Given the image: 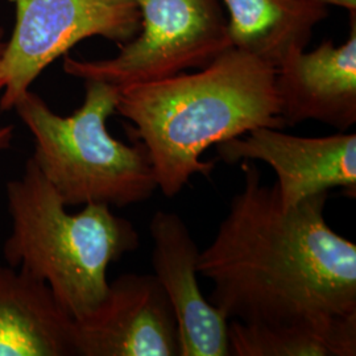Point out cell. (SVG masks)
Segmentation results:
<instances>
[{
  "label": "cell",
  "instance_id": "cell-1",
  "mask_svg": "<svg viewBox=\"0 0 356 356\" xmlns=\"http://www.w3.org/2000/svg\"><path fill=\"white\" fill-rule=\"evenodd\" d=\"M242 170V191L198 254V273L213 282L210 304L229 321L304 325L356 341V244L327 225L329 193L285 210L252 161Z\"/></svg>",
  "mask_w": 356,
  "mask_h": 356
},
{
  "label": "cell",
  "instance_id": "cell-2",
  "mask_svg": "<svg viewBox=\"0 0 356 356\" xmlns=\"http://www.w3.org/2000/svg\"><path fill=\"white\" fill-rule=\"evenodd\" d=\"M275 78V66L231 48L198 73L118 88L115 111L134 124L157 188L172 198L194 175L213 172L201 161L210 147L254 128H285Z\"/></svg>",
  "mask_w": 356,
  "mask_h": 356
},
{
  "label": "cell",
  "instance_id": "cell-3",
  "mask_svg": "<svg viewBox=\"0 0 356 356\" xmlns=\"http://www.w3.org/2000/svg\"><path fill=\"white\" fill-rule=\"evenodd\" d=\"M11 231L3 244L10 267L45 282L72 318H83L101 304L107 269L140 247L132 223L107 204H86L78 214L66 211L58 193L33 159L6 185Z\"/></svg>",
  "mask_w": 356,
  "mask_h": 356
},
{
  "label": "cell",
  "instance_id": "cell-4",
  "mask_svg": "<svg viewBox=\"0 0 356 356\" xmlns=\"http://www.w3.org/2000/svg\"><path fill=\"white\" fill-rule=\"evenodd\" d=\"M116 101V86L85 81L83 103L69 116L56 114L32 90L13 107L33 136V161L66 207H126L159 189L145 145L116 140L107 129Z\"/></svg>",
  "mask_w": 356,
  "mask_h": 356
},
{
  "label": "cell",
  "instance_id": "cell-5",
  "mask_svg": "<svg viewBox=\"0 0 356 356\" xmlns=\"http://www.w3.org/2000/svg\"><path fill=\"white\" fill-rule=\"evenodd\" d=\"M135 3L140 11V35L122 44L113 58L88 61L66 56V74L122 88L204 67L234 48L219 0Z\"/></svg>",
  "mask_w": 356,
  "mask_h": 356
},
{
  "label": "cell",
  "instance_id": "cell-6",
  "mask_svg": "<svg viewBox=\"0 0 356 356\" xmlns=\"http://www.w3.org/2000/svg\"><path fill=\"white\" fill-rule=\"evenodd\" d=\"M16 23L0 57V110H13L38 76L82 40L126 44L140 28L135 0H15Z\"/></svg>",
  "mask_w": 356,
  "mask_h": 356
},
{
  "label": "cell",
  "instance_id": "cell-7",
  "mask_svg": "<svg viewBox=\"0 0 356 356\" xmlns=\"http://www.w3.org/2000/svg\"><path fill=\"white\" fill-rule=\"evenodd\" d=\"M216 147L225 163L264 161L272 166L285 210L334 188H342L355 198V134L302 138L277 128L259 127Z\"/></svg>",
  "mask_w": 356,
  "mask_h": 356
},
{
  "label": "cell",
  "instance_id": "cell-8",
  "mask_svg": "<svg viewBox=\"0 0 356 356\" xmlns=\"http://www.w3.org/2000/svg\"><path fill=\"white\" fill-rule=\"evenodd\" d=\"M76 356H178L177 321L154 275L124 273L74 321Z\"/></svg>",
  "mask_w": 356,
  "mask_h": 356
},
{
  "label": "cell",
  "instance_id": "cell-9",
  "mask_svg": "<svg viewBox=\"0 0 356 356\" xmlns=\"http://www.w3.org/2000/svg\"><path fill=\"white\" fill-rule=\"evenodd\" d=\"M154 277L173 307L179 356H229V319L204 298L198 284L200 250L176 213L159 210L149 222Z\"/></svg>",
  "mask_w": 356,
  "mask_h": 356
},
{
  "label": "cell",
  "instance_id": "cell-10",
  "mask_svg": "<svg viewBox=\"0 0 356 356\" xmlns=\"http://www.w3.org/2000/svg\"><path fill=\"white\" fill-rule=\"evenodd\" d=\"M341 47L325 41L316 51H297L276 67L275 86L285 127L317 120L341 132L356 122V17Z\"/></svg>",
  "mask_w": 356,
  "mask_h": 356
},
{
  "label": "cell",
  "instance_id": "cell-11",
  "mask_svg": "<svg viewBox=\"0 0 356 356\" xmlns=\"http://www.w3.org/2000/svg\"><path fill=\"white\" fill-rule=\"evenodd\" d=\"M0 356H76L74 319L49 286L0 266Z\"/></svg>",
  "mask_w": 356,
  "mask_h": 356
},
{
  "label": "cell",
  "instance_id": "cell-12",
  "mask_svg": "<svg viewBox=\"0 0 356 356\" xmlns=\"http://www.w3.org/2000/svg\"><path fill=\"white\" fill-rule=\"evenodd\" d=\"M232 47L279 67L305 51L313 29L327 17L319 0H222Z\"/></svg>",
  "mask_w": 356,
  "mask_h": 356
},
{
  "label": "cell",
  "instance_id": "cell-13",
  "mask_svg": "<svg viewBox=\"0 0 356 356\" xmlns=\"http://www.w3.org/2000/svg\"><path fill=\"white\" fill-rule=\"evenodd\" d=\"M229 355L355 356L356 341L304 325L229 321Z\"/></svg>",
  "mask_w": 356,
  "mask_h": 356
},
{
  "label": "cell",
  "instance_id": "cell-14",
  "mask_svg": "<svg viewBox=\"0 0 356 356\" xmlns=\"http://www.w3.org/2000/svg\"><path fill=\"white\" fill-rule=\"evenodd\" d=\"M13 126L0 127V151L8 149L13 144Z\"/></svg>",
  "mask_w": 356,
  "mask_h": 356
},
{
  "label": "cell",
  "instance_id": "cell-15",
  "mask_svg": "<svg viewBox=\"0 0 356 356\" xmlns=\"http://www.w3.org/2000/svg\"><path fill=\"white\" fill-rule=\"evenodd\" d=\"M325 4H332V6H338V7H343L346 10H348L350 13L356 11V0H319Z\"/></svg>",
  "mask_w": 356,
  "mask_h": 356
},
{
  "label": "cell",
  "instance_id": "cell-16",
  "mask_svg": "<svg viewBox=\"0 0 356 356\" xmlns=\"http://www.w3.org/2000/svg\"><path fill=\"white\" fill-rule=\"evenodd\" d=\"M4 45H6V38H4V31L3 28H0V57H1V53L4 49ZM1 92V91H0Z\"/></svg>",
  "mask_w": 356,
  "mask_h": 356
}]
</instances>
